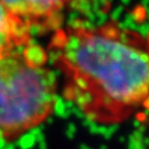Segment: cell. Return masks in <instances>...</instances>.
I'll use <instances>...</instances> for the list:
<instances>
[{
    "instance_id": "obj_1",
    "label": "cell",
    "mask_w": 149,
    "mask_h": 149,
    "mask_svg": "<svg viewBox=\"0 0 149 149\" xmlns=\"http://www.w3.org/2000/svg\"><path fill=\"white\" fill-rule=\"evenodd\" d=\"M47 52L63 97L91 122L123 123L147 106L149 48L137 31L116 22L62 26Z\"/></svg>"
},
{
    "instance_id": "obj_2",
    "label": "cell",
    "mask_w": 149,
    "mask_h": 149,
    "mask_svg": "<svg viewBox=\"0 0 149 149\" xmlns=\"http://www.w3.org/2000/svg\"><path fill=\"white\" fill-rule=\"evenodd\" d=\"M49 61L33 42L0 60V141L18 140L53 114L58 84Z\"/></svg>"
},
{
    "instance_id": "obj_3",
    "label": "cell",
    "mask_w": 149,
    "mask_h": 149,
    "mask_svg": "<svg viewBox=\"0 0 149 149\" xmlns=\"http://www.w3.org/2000/svg\"><path fill=\"white\" fill-rule=\"evenodd\" d=\"M31 30L53 31L62 27L63 15L76 0H0Z\"/></svg>"
},
{
    "instance_id": "obj_4",
    "label": "cell",
    "mask_w": 149,
    "mask_h": 149,
    "mask_svg": "<svg viewBox=\"0 0 149 149\" xmlns=\"http://www.w3.org/2000/svg\"><path fill=\"white\" fill-rule=\"evenodd\" d=\"M31 28L0 1V60L31 44Z\"/></svg>"
},
{
    "instance_id": "obj_5",
    "label": "cell",
    "mask_w": 149,
    "mask_h": 149,
    "mask_svg": "<svg viewBox=\"0 0 149 149\" xmlns=\"http://www.w3.org/2000/svg\"><path fill=\"white\" fill-rule=\"evenodd\" d=\"M146 40H147V44H148V48H149V33L146 35Z\"/></svg>"
}]
</instances>
